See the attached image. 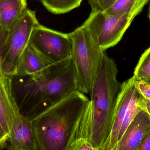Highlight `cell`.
Segmentation results:
<instances>
[{"instance_id":"1","label":"cell","mask_w":150,"mask_h":150,"mask_svg":"<svg viewBox=\"0 0 150 150\" xmlns=\"http://www.w3.org/2000/svg\"><path fill=\"white\" fill-rule=\"evenodd\" d=\"M10 76L11 90L19 113L32 122L78 90L71 58L51 64L36 74Z\"/></svg>"},{"instance_id":"2","label":"cell","mask_w":150,"mask_h":150,"mask_svg":"<svg viewBox=\"0 0 150 150\" xmlns=\"http://www.w3.org/2000/svg\"><path fill=\"white\" fill-rule=\"evenodd\" d=\"M90 101L76 90L33 121L37 150H69Z\"/></svg>"},{"instance_id":"3","label":"cell","mask_w":150,"mask_h":150,"mask_svg":"<svg viewBox=\"0 0 150 150\" xmlns=\"http://www.w3.org/2000/svg\"><path fill=\"white\" fill-rule=\"evenodd\" d=\"M114 60L101 54L90 94L91 142L95 150H104L112 129L116 97L121 84Z\"/></svg>"},{"instance_id":"4","label":"cell","mask_w":150,"mask_h":150,"mask_svg":"<svg viewBox=\"0 0 150 150\" xmlns=\"http://www.w3.org/2000/svg\"><path fill=\"white\" fill-rule=\"evenodd\" d=\"M69 34L73 41L71 58L76 69L78 90L90 94L103 51L84 24Z\"/></svg>"},{"instance_id":"5","label":"cell","mask_w":150,"mask_h":150,"mask_svg":"<svg viewBox=\"0 0 150 150\" xmlns=\"http://www.w3.org/2000/svg\"><path fill=\"white\" fill-rule=\"evenodd\" d=\"M143 8L121 15L91 11L83 24L89 29L100 49L105 51L120 41L134 18Z\"/></svg>"},{"instance_id":"6","label":"cell","mask_w":150,"mask_h":150,"mask_svg":"<svg viewBox=\"0 0 150 150\" xmlns=\"http://www.w3.org/2000/svg\"><path fill=\"white\" fill-rule=\"evenodd\" d=\"M38 23L36 12L27 9L9 30L1 53L2 65L5 75H15L19 59L29 45L33 31Z\"/></svg>"},{"instance_id":"7","label":"cell","mask_w":150,"mask_h":150,"mask_svg":"<svg viewBox=\"0 0 150 150\" xmlns=\"http://www.w3.org/2000/svg\"><path fill=\"white\" fill-rule=\"evenodd\" d=\"M29 44L52 64L72 55L73 41L69 34L52 30L39 23L33 31Z\"/></svg>"},{"instance_id":"8","label":"cell","mask_w":150,"mask_h":150,"mask_svg":"<svg viewBox=\"0 0 150 150\" xmlns=\"http://www.w3.org/2000/svg\"><path fill=\"white\" fill-rule=\"evenodd\" d=\"M136 80L133 76L121 84L115 101L111 133L104 150H114L115 149L122 124L136 90Z\"/></svg>"},{"instance_id":"9","label":"cell","mask_w":150,"mask_h":150,"mask_svg":"<svg viewBox=\"0 0 150 150\" xmlns=\"http://www.w3.org/2000/svg\"><path fill=\"white\" fill-rule=\"evenodd\" d=\"M150 129V115L142 110L118 141L114 150H138Z\"/></svg>"},{"instance_id":"10","label":"cell","mask_w":150,"mask_h":150,"mask_svg":"<svg viewBox=\"0 0 150 150\" xmlns=\"http://www.w3.org/2000/svg\"><path fill=\"white\" fill-rule=\"evenodd\" d=\"M19 113L14 99L10 75L0 77V123L8 137Z\"/></svg>"},{"instance_id":"11","label":"cell","mask_w":150,"mask_h":150,"mask_svg":"<svg viewBox=\"0 0 150 150\" xmlns=\"http://www.w3.org/2000/svg\"><path fill=\"white\" fill-rule=\"evenodd\" d=\"M5 148L10 150H38L32 122L19 114L13 123Z\"/></svg>"},{"instance_id":"12","label":"cell","mask_w":150,"mask_h":150,"mask_svg":"<svg viewBox=\"0 0 150 150\" xmlns=\"http://www.w3.org/2000/svg\"><path fill=\"white\" fill-rule=\"evenodd\" d=\"M51 64L29 44L19 59L15 75L36 74Z\"/></svg>"},{"instance_id":"13","label":"cell","mask_w":150,"mask_h":150,"mask_svg":"<svg viewBox=\"0 0 150 150\" xmlns=\"http://www.w3.org/2000/svg\"><path fill=\"white\" fill-rule=\"evenodd\" d=\"M90 101L81 117L69 150H95L91 142Z\"/></svg>"},{"instance_id":"14","label":"cell","mask_w":150,"mask_h":150,"mask_svg":"<svg viewBox=\"0 0 150 150\" xmlns=\"http://www.w3.org/2000/svg\"><path fill=\"white\" fill-rule=\"evenodd\" d=\"M27 9L26 0H0V27L9 31Z\"/></svg>"},{"instance_id":"15","label":"cell","mask_w":150,"mask_h":150,"mask_svg":"<svg viewBox=\"0 0 150 150\" xmlns=\"http://www.w3.org/2000/svg\"><path fill=\"white\" fill-rule=\"evenodd\" d=\"M48 11L54 14L69 12L80 6L83 0H40Z\"/></svg>"},{"instance_id":"16","label":"cell","mask_w":150,"mask_h":150,"mask_svg":"<svg viewBox=\"0 0 150 150\" xmlns=\"http://www.w3.org/2000/svg\"><path fill=\"white\" fill-rule=\"evenodd\" d=\"M149 0H117L105 13L108 15H121L144 7Z\"/></svg>"},{"instance_id":"17","label":"cell","mask_w":150,"mask_h":150,"mask_svg":"<svg viewBox=\"0 0 150 150\" xmlns=\"http://www.w3.org/2000/svg\"><path fill=\"white\" fill-rule=\"evenodd\" d=\"M141 97V94L137 91L136 89L133 96V99L127 110L126 115L122 124L121 127L119 132V136H118V142L121 138L124 132H125L129 124L135 118L138 112L142 110L140 105V100Z\"/></svg>"},{"instance_id":"18","label":"cell","mask_w":150,"mask_h":150,"mask_svg":"<svg viewBox=\"0 0 150 150\" xmlns=\"http://www.w3.org/2000/svg\"><path fill=\"white\" fill-rule=\"evenodd\" d=\"M136 80L147 79L150 76V47L146 49L140 58L134 71Z\"/></svg>"},{"instance_id":"19","label":"cell","mask_w":150,"mask_h":150,"mask_svg":"<svg viewBox=\"0 0 150 150\" xmlns=\"http://www.w3.org/2000/svg\"><path fill=\"white\" fill-rule=\"evenodd\" d=\"M117 0H88L92 11L105 12L112 7Z\"/></svg>"},{"instance_id":"20","label":"cell","mask_w":150,"mask_h":150,"mask_svg":"<svg viewBox=\"0 0 150 150\" xmlns=\"http://www.w3.org/2000/svg\"><path fill=\"white\" fill-rule=\"evenodd\" d=\"M135 86L137 91L144 98L150 99V81L146 79L136 80Z\"/></svg>"},{"instance_id":"21","label":"cell","mask_w":150,"mask_h":150,"mask_svg":"<svg viewBox=\"0 0 150 150\" xmlns=\"http://www.w3.org/2000/svg\"><path fill=\"white\" fill-rule=\"evenodd\" d=\"M9 31L4 30L0 27V77L5 76V73L3 69L2 65L1 59V53L2 47L5 41L7 35Z\"/></svg>"},{"instance_id":"22","label":"cell","mask_w":150,"mask_h":150,"mask_svg":"<svg viewBox=\"0 0 150 150\" xmlns=\"http://www.w3.org/2000/svg\"><path fill=\"white\" fill-rule=\"evenodd\" d=\"M8 137L5 134L0 123V150L6 148Z\"/></svg>"},{"instance_id":"23","label":"cell","mask_w":150,"mask_h":150,"mask_svg":"<svg viewBox=\"0 0 150 150\" xmlns=\"http://www.w3.org/2000/svg\"><path fill=\"white\" fill-rule=\"evenodd\" d=\"M140 105L142 110L145 111L150 116V99L144 98L141 95Z\"/></svg>"},{"instance_id":"24","label":"cell","mask_w":150,"mask_h":150,"mask_svg":"<svg viewBox=\"0 0 150 150\" xmlns=\"http://www.w3.org/2000/svg\"><path fill=\"white\" fill-rule=\"evenodd\" d=\"M138 150H150V129L148 134L139 146Z\"/></svg>"},{"instance_id":"25","label":"cell","mask_w":150,"mask_h":150,"mask_svg":"<svg viewBox=\"0 0 150 150\" xmlns=\"http://www.w3.org/2000/svg\"><path fill=\"white\" fill-rule=\"evenodd\" d=\"M149 19L150 21V4L149 6Z\"/></svg>"},{"instance_id":"26","label":"cell","mask_w":150,"mask_h":150,"mask_svg":"<svg viewBox=\"0 0 150 150\" xmlns=\"http://www.w3.org/2000/svg\"><path fill=\"white\" fill-rule=\"evenodd\" d=\"M146 80H149V81H150V76L149 77V78H148V79H146Z\"/></svg>"}]
</instances>
